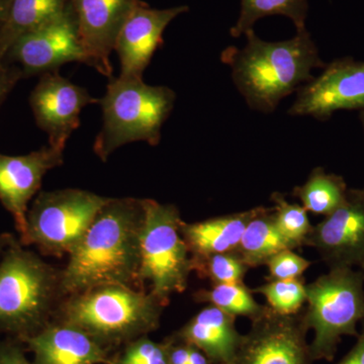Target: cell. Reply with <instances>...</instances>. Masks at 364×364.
Returning <instances> with one entry per match:
<instances>
[{
	"label": "cell",
	"mask_w": 364,
	"mask_h": 364,
	"mask_svg": "<svg viewBox=\"0 0 364 364\" xmlns=\"http://www.w3.org/2000/svg\"><path fill=\"white\" fill-rule=\"evenodd\" d=\"M143 200L109 198L61 272L64 296L93 287L140 282Z\"/></svg>",
	"instance_id": "cell-1"
},
{
	"label": "cell",
	"mask_w": 364,
	"mask_h": 364,
	"mask_svg": "<svg viewBox=\"0 0 364 364\" xmlns=\"http://www.w3.org/2000/svg\"><path fill=\"white\" fill-rule=\"evenodd\" d=\"M243 49L227 48L222 60L231 67L235 85L249 107L269 114L280 100L312 80V71L325 67L306 28L293 39L267 42L254 30L245 33Z\"/></svg>",
	"instance_id": "cell-2"
},
{
	"label": "cell",
	"mask_w": 364,
	"mask_h": 364,
	"mask_svg": "<svg viewBox=\"0 0 364 364\" xmlns=\"http://www.w3.org/2000/svg\"><path fill=\"white\" fill-rule=\"evenodd\" d=\"M165 306L150 291L109 284L66 296L53 321L78 328L111 351L158 329Z\"/></svg>",
	"instance_id": "cell-3"
},
{
	"label": "cell",
	"mask_w": 364,
	"mask_h": 364,
	"mask_svg": "<svg viewBox=\"0 0 364 364\" xmlns=\"http://www.w3.org/2000/svg\"><path fill=\"white\" fill-rule=\"evenodd\" d=\"M16 238L0 259V334L25 341L54 318L61 272Z\"/></svg>",
	"instance_id": "cell-4"
},
{
	"label": "cell",
	"mask_w": 364,
	"mask_h": 364,
	"mask_svg": "<svg viewBox=\"0 0 364 364\" xmlns=\"http://www.w3.org/2000/svg\"><path fill=\"white\" fill-rule=\"evenodd\" d=\"M109 80L100 102L102 128L93 144L95 155L104 162L126 144L142 141L157 146L176 100V92L166 86L119 76Z\"/></svg>",
	"instance_id": "cell-5"
},
{
	"label": "cell",
	"mask_w": 364,
	"mask_h": 364,
	"mask_svg": "<svg viewBox=\"0 0 364 364\" xmlns=\"http://www.w3.org/2000/svg\"><path fill=\"white\" fill-rule=\"evenodd\" d=\"M304 321L313 330L314 361H332L344 336L358 337L364 320V274L355 268H330L306 284Z\"/></svg>",
	"instance_id": "cell-6"
},
{
	"label": "cell",
	"mask_w": 364,
	"mask_h": 364,
	"mask_svg": "<svg viewBox=\"0 0 364 364\" xmlns=\"http://www.w3.org/2000/svg\"><path fill=\"white\" fill-rule=\"evenodd\" d=\"M139 279L147 282L150 293L168 305L173 294L188 289L193 256L182 237L181 213L171 203L144 198Z\"/></svg>",
	"instance_id": "cell-7"
},
{
	"label": "cell",
	"mask_w": 364,
	"mask_h": 364,
	"mask_svg": "<svg viewBox=\"0 0 364 364\" xmlns=\"http://www.w3.org/2000/svg\"><path fill=\"white\" fill-rule=\"evenodd\" d=\"M109 198L78 188L41 191L28 208L21 243L45 255H69Z\"/></svg>",
	"instance_id": "cell-8"
},
{
	"label": "cell",
	"mask_w": 364,
	"mask_h": 364,
	"mask_svg": "<svg viewBox=\"0 0 364 364\" xmlns=\"http://www.w3.org/2000/svg\"><path fill=\"white\" fill-rule=\"evenodd\" d=\"M4 60L21 68L23 79L59 71L60 67L72 62L87 65L70 1L51 20L21 36Z\"/></svg>",
	"instance_id": "cell-9"
},
{
	"label": "cell",
	"mask_w": 364,
	"mask_h": 364,
	"mask_svg": "<svg viewBox=\"0 0 364 364\" xmlns=\"http://www.w3.org/2000/svg\"><path fill=\"white\" fill-rule=\"evenodd\" d=\"M251 323L231 364H313L303 309L284 316L267 306Z\"/></svg>",
	"instance_id": "cell-10"
},
{
	"label": "cell",
	"mask_w": 364,
	"mask_h": 364,
	"mask_svg": "<svg viewBox=\"0 0 364 364\" xmlns=\"http://www.w3.org/2000/svg\"><path fill=\"white\" fill-rule=\"evenodd\" d=\"M304 245L330 268L364 267V188H351L343 205L313 226Z\"/></svg>",
	"instance_id": "cell-11"
},
{
	"label": "cell",
	"mask_w": 364,
	"mask_h": 364,
	"mask_svg": "<svg viewBox=\"0 0 364 364\" xmlns=\"http://www.w3.org/2000/svg\"><path fill=\"white\" fill-rule=\"evenodd\" d=\"M100 102L86 88L60 75L59 71L41 75L30 97L36 123L47 134L49 145L62 151L80 126L82 109Z\"/></svg>",
	"instance_id": "cell-12"
},
{
	"label": "cell",
	"mask_w": 364,
	"mask_h": 364,
	"mask_svg": "<svg viewBox=\"0 0 364 364\" xmlns=\"http://www.w3.org/2000/svg\"><path fill=\"white\" fill-rule=\"evenodd\" d=\"M339 109L364 111L363 62L345 58L326 67L320 76L299 88L289 114L325 121Z\"/></svg>",
	"instance_id": "cell-13"
},
{
	"label": "cell",
	"mask_w": 364,
	"mask_h": 364,
	"mask_svg": "<svg viewBox=\"0 0 364 364\" xmlns=\"http://www.w3.org/2000/svg\"><path fill=\"white\" fill-rule=\"evenodd\" d=\"M188 6L153 9L138 0L117 36L114 51L119 61V77L143 80L158 48L163 44V33L174 18L188 13Z\"/></svg>",
	"instance_id": "cell-14"
},
{
	"label": "cell",
	"mask_w": 364,
	"mask_h": 364,
	"mask_svg": "<svg viewBox=\"0 0 364 364\" xmlns=\"http://www.w3.org/2000/svg\"><path fill=\"white\" fill-rule=\"evenodd\" d=\"M64 163V151L44 146L20 156L0 153V203L13 215L20 241L26 232L31 200L39 193L43 178Z\"/></svg>",
	"instance_id": "cell-15"
},
{
	"label": "cell",
	"mask_w": 364,
	"mask_h": 364,
	"mask_svg": "<svg viewBox=\"0 0 364 364\" xmlns=\"http://www.w3.org/2000/svg\"><path fill=\"white\" fill-rule=\"evenodd\" d=\"M87 56V65L114 77L111 56L117 36L138 0H69Z\"/></svg>",
	"instance_id": "cell-16"
},
{
	"label": "cell",
	"mask_w": 364,
	"mask_h": 364,
	"mask_svg": "<svg viewBox=\"0 0 364 364\" xmlns=\"http://www.w3.org/2000/svg\"><path fill=\"white\" fill-rule=\"evenodd\" d=\"M33 364H112L109 350L74 326L52 321L23 341Z\"/></svg>",
	"instance_id": "cell-17"
},
{
	"label": "cell",
	"mask_w": 364,
	"mask_h": 364,
	"mask_svg": "<svg viewBox=\"0 0 364 364\" xmlns=\"http://www.w3.org/2000/svg\"><path fill=\"white\" fill-rule=\"evenodd\" d=\"M236 318L208 305L174 335L200 349L210 363L231 364L243 336L237 329Z\"/></svg>",
	"instance_id": "cell-18"
},
{
	"label": "cell",
	"mask_w": 364,
	"mask_h": 364,
	"mask_svg": "<svg viewBox=\"0 0 364 364\" xmlns=\"http://www.w3.org/2000/svg\"><path fill=\"white\" fill-rule=\"evenodd\" d=\"M256 208L212 218L202 222L181 223V231L193 257L233 253Z\"/></svg>",
	"instance_id": "cell-19"
},
{
	"label": "cell",
	"mask_w": 364,
	"mask_h": 364,
	"mask_svg": "<svg viewBox=\"0 0 364 364\" xmlns=\"http://www.w3.org/2000/svg\"><path fill=\"white\" fill-rule=\"evenodd\" d=\"M286 249L294 250L277 227L273 208L257 207L233 253L249 268H254L267 265L272 256Z\"/></svg>",
	"instance_id": "cell-20"
},
{
	"label": "cell",
	"mask_w": 364,
	"mask_h": 364,
	"mask_svg": "<svg viewBox=\"0 0 364 364\" xmlns=\"http://www.w3.org/2000/svg\"><path fill=\"white\" fill-rule=\"evenodd\" d=\"M68 4L69 0H9L6 18L0 26V59L21 36L51 20Z\"/></svg>",
	"instance_id": "cell-21"
},
{
	"label": "cell",
	"mask_w": 364,
	"mask_h": 364,
	"mask_svg": "<svg viewBox=\"0 0 364 364\" xmlns=\"http://www.w3.org/2000/svg\"><path fill=\"white\" fill-rule=\"evenodd\" d=\"M348 191L343 177L318 167L305 183L294 189L293 196L308 212L327 217L343 205Z\"/></svg>",
	"instance_id": "cell-22"
},
{
	"label": "cell",
	"mask_w": 364,
	"mask_h": 364,
	"mask_svg": "<svg viewBox=\"0 0 364 364\" xmlns=\"http://www.w3.org/2000/svg\"><path fill=\"white\" fill-rule=\"evenodd\" d=\"M308 13V0H241L238 21L230 33L233 38H240L253 30L256 21L272 16H287L293 21L296 31L301 30L306 28Z\"/></svg>",
	"instance_id": "cell-23"
},
{
	"label": "cell",
	"mask_w": 364,
	"mask_h": 364,
	"mask_svg": "<svg viewBox=\"0 0 364 364\" xmlns=\"http://www.w3.org/2000/svg\"><path fill=\"white\" fill-rule=\"evenodd\" d=\"M195 299L198 303H208L235 317L242 316L251 321L262 315L267 306L255 301L245 284H213L210 289L198 291Z\"/></svg>",
	"instance_id": "cell-24"
},
{
	"label": "cell",
	"mask_w": 364,
	"mask_h": 364,
	"mask_svg": "<svg viewBox=\"0 0 364 364\" xmlns=\"http://www.w3.org/2000/svg\"><path fill=\"white\" fill-rule=\"evenodd\" d=\"M254 291L262 294L267 306L279 315H296L306 303V284L301 279L267 280Z\"/></svg>",
	"instance_id": "cell-25"
},
{
	"label": "cell",
	"mask_w": 364,
	"mask_h": 364,
	"mask_svg": "<svg viewBox=\"0 0 364 364\" xmlns=\"http://www.w3.org/2000/svg\"><path fill=\"white\" fill-rule=\"evenodd\" d=\"M272 202L280 232L294 249L301 247L313 228L308 210L299 203H289L286 196L279 193H272Z\"/></svg>",
	"instance_id": "cell-26"
},
{
	"label": "cell",
	"mask_w": 364,
	"mask_h": 364,
	"mask_svg": "<svg viewBox=\"0 0 364 364\" xmlns=\"http://www.w3.org/2000/svg\"><path fill=\"white\" fill-rule=\"evenodd\" d=\"M193 269L213 284H240L250 268L234 253H221L193 257Z\"/></svg>",
	"instance_id": "cell-27"
},
{
	"label": "cell",
	"mask_w": 364,
	"mask_h": 364,
	"mask_svg": "<svg viewBox=\"0 0 364 364\" xmlns=\"http://www.w3.org/2000/svg\"><path fill=\"white\" fill-rule=\"evenodd\" d=\"M112 364H168L164 342L153 341L148 335L124 345Z\"/></svg>",
	"instance_id": "cell-28"
},
{
	"label": "cell",
	"mask_w": 364,
	"mask_h": 364,
	"mask_svg": "<svg viewBox=\"0 0 364 364\" xmlns=\"http://www.w3.org/2000/svg\"><path fill=\"white\" fill-rule=\"evenodd\" d=\"M312 265L311 261L294 253L293 249H286L275 254L267 261L269 270L267 280L301 279V275Z\"/></svg>",
	"instance_id": "cell-29"
},
{
	"label": "cell",
	"mask_w": 364,
	"mask_h": 364,
	"mask_svg": "<svg viewBox=\"0 0 364 364\" xmlns=\"http://www.w3.org/2000/svg\"><path fill=\"white\" fill-rule=\"evenodd\" d=\"M0 364H33L26 358L25 344L20 340L7 337L0 340Z\"/></svg>",
	"instance_id": "cell-30"
},
{
	"label": "cell",
	"mask_w": 364,
	"mask_h": 364,
	"mask_svg": "<svg viewBox=\"0 0 364 364\" xmlns=\"http://www.w3.org/2000/svg\"><path fill=\"white\" fill-rule=\"evenodd\" d=\"M21 79L23 74L21 68L0 59V107Z\"/></svg>",
	"instance_id": "cell-31"
},
{
	"label": "cell",
	"mask_w": 364,
	"mask_h": 364,
	"mask_svg": "<svg viewBox=\"0 0 364 364\" xmlns=\"http://www.w3.org/2000/svg\"><path fill=\"white\" fill-rule=\"evenodd\" d=\"M163 342L166 348L168 364H188L191 345L182 341L176 335H172Z\"/></svg>",
	"instance_id": "cell-32"
},
{
	"label": "cell",
	"mask_w": 364,
	"mask_h": 364,
	"mask_svg": "<svg viewBox=\"0 0 364 364\" xmlns=\"http://www.w3.org/2000/svg\"><path fill=\"white\" fill-rule=\"evenodd\" d=\"M336 364H364V320L363 328L359 332L358 341L350 351Z\"/></svg>",
	"instance_id": "cell-33"
},
{
	"label": "cell",
	"mask_w": 364,
	"mask_h": 364,
	"mask_svg": "<svg viewBox=\"0 0 364 364\" xmlns=\"http://www.w3.org/2000/svg\"><path fill=\"white\" fill-rule=\"evenodd\" d=\"M188 364H212L203 352L191 345Z\"/></svg>",
	"instance_id": "cell-34"
},
{
	"label": "cell",
	"mask_w": 364,
	"mask_h": 364,
	"mask_svg": "<svg viewBox=\"0 0 364 364\" xmlns=\"http://www.w3.org/2000/svg\"><path fill=\"white\" fill-rule=\"evenodd\" d=\"M16 238V237H14L13 234H0V259H1L4 252H6L7 247L13 243Z\"/></svg>",
	"instance_id": "cell-35"
},
{
	"label": "cell",
	"mask_w": 364,
	"mask_h": 364,
	"mask_svg": "<svg viewBox=\"0 0 364 364\" xmlns=\"http://www.w3.org/2000/svg\"><path fill=\"white\" fill-rule=\"evenodd\" d=\"M9 0H0V26L6 18L7 9H9Z\"/></svg>",
	"instance_id": "cell-36"
},
{
	"label": "cell",
	"mask_w": 364,
	"mask_h": 364,
	"mask_svg": "<svg viewBox=\"0 0 364 364\" xmlns=\"http://www.w3.org/2000/svg\"><path fill=\"white\" fill-rule=\"evenodd\" d=\"M360 121H361V124H363V131H364V111L363 112H361V114H360Z\"/></svg>",
	"instance_id": "cell-37"
},
{
	"label": "cell",
	"mask_w": 364,
	"mask_h": 364,
	"mask_svg": "<svg viewBox=\"0 0 364 364\" xmlns=\"http://www.w3.org/2000/svg\"><path fill=\"white\" fill-rule=\"evenodd\" d=\"M360 270H361V272H363V274H364V267L361 268V269H360Z\"/></svg>",
	"instance_id": "cell-38"
}]
</instances>
